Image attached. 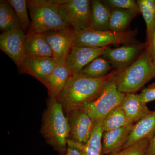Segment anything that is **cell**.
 I'll list each match as a JSON object with an SVG mask.
<instances>
[{
  "label": "cell",
  "mask_w": 155,
  "mask_h": 155,
  "mask_svg": "<svg viewBox=\"0 0 155 155\" xmlns=\"http://www.w3.org/2000/svg\"><path fill=\"white\" fill-rule=\"evenodd\" d=\"M112 71L109 75L100 78H91L78 75H72L62 92L57 98L66 113L97 99L109 81L117 74Z\"/></svg>",
  "instance_id": "obj_1"
},
{
  "label": "cell",
  "mask_w": 155,
  "mask_h": 155,
  "mask_svg": "<svg viewBox=\"0 0 155 155\" xmlns=\"http://www.w3.org/2000/svg\"><path fill=\"white\" fill-rule=\"evenodd\" d=\"M41 133L47 142L60 153L67 152L70 127L64 108L56 98L49 97L43 116Z\"/></svg>",
  "instance_id": "obj_2"
},
{
  "label": "cell",
  "mask_w": 155,
  "mask_h": 155,
  "mask_svg": "<svg viewBox=\"0 0 155 155\" xmlns=\"http://www.w3.org/2000/svg\"><path fill=\"white\" fill-rule=\"evenodd\" d=\"M154 78L155 67L152 56L147 48L129 67L117 72L115 80L119 91L128 94L135 93Z\"/></svg>",
  "instance_id": "obj_3"
},
{
  "label": "cell",
  "mask_w": 155,
  "mask_h": 155,
  "mask_svg": "<svg viewBox=\"0 0 155 155\" xmlns=\"http://www.w3.org/2000/svg\"><path fill=\"white\" fill-rule=\"evenodd\" d=\"M31 22L28 32L43 33L71 27L62 17L55 0H28Z\"/></svg>",
  "instance_id": "obj_4"
},
{
  "label": "cell",
  "mask_w": 155,
  "mask_h": 155,
  "mask_svg": "<svg viewBox=\"0 0 155 155\" xmlns=\"http://www.w3.org/2000/svg\"><path fill=\"white\" fill-rule=\"evenodd\" d=\"M76 38L74 46L100 48L109 45L134 44L138 43L137 39V29L127 30L122 32L100 31L88 28L76 32Z\"/></svg>",
  "instance_id": "obj_5"
},
{
  "label": "cell",
  "mask_w": 155,
  "mask_h": 155,
  "mask_svg": "<svg viewBox=\"0 0 155 155\" xmlns=\"http://www.w3.org/2000/svg\"><path fill=\"white\" fill-rule=\"evenodd\" d=\"M115 76L106 84L97 99L81 107L94 122L104 119L112 110L120 105L125 97L126 94L117 88Z\"/></svg>",
  "instance_id": "obj_6"
},
{
  "label": "cell",
  "mask_w": 155,
  "mask_h": 155,
  "mask_svg": "<svg viewBox=\"0 0 155 155\" xmlns=\"http://www.w3.org/2000/svg\"><path fill=\"white\" fill-rule=\"evenodd\" d=\"M91 1L55 0L61 16L76 32L91 28Z\"/></svg>",
  "instance_id": "obj_7"
},
{
  "label": "cell",
  "mask_w": 155,
  "mask_h": 155,
  "mask_svg": "<svg viewBox=\"0 0 155 155\" xmlns=\"http://www.w3.org/2000/svg\"><path fill=\"white\" fill-rule=\"evenodd\" d=\"M147 46L146 42L124 45L115 48L109 46L101 56L110 62L115 71L119 72L133 63Z\"/></svg>",
  "instance_id": "obj_8"
},
{
  "label": "cell",
  "mask_w": 155,
  "mask_h": 155,
  "mask_svg": "<svg viewBox=\"0 0 155 155\" xmlns=\"http://www.w3.org/2000/svg\"><path fill=\"white\" fill-rule=\"evenodd\" d=\"M67 114L70 127L69 138L78 143L86 144L91 135L94 121L82 107L73 109Z\"/></svg>",
  "instance_id": "obj_9"
},
{
  "label": "cell",
  "mask_w": 155,
  "mask_h": 155,
  "mask_svg": "<svg viewBox=\"0 0 155 155\" xmlns=\"http://www.w3.org/2000/svg\"><path fill=\"white\" fill-rule=\"evenodd\" d=\"M53 52V58L66 60L75 45L76 33L72 27L59 30L49 31L43 33Z\"/></svg>",
  "instance_id": "obj_10"
},
{
  "label": "cell",
  "mask_w": 155,
  "mask_h": 155,
  "mask_svg": "<svg viewBox=\"0 0 155 155\" xmlns=\"http://www.w3.org/2000/svg\"><path fill=\"white\" fill-rule=\"evenodd\" d=\"M25 35L22 29L2 32L0 35V49L11 58L18 69L25 58Z\"/></svg>",
  "instance_id": "obj_11"
},
{
  "label": "cell",
  "mask_w": 155,
  "mask_h": 155,
  "mask_svg": "<svg viewBox=\"0 0 155 155\" xmlns=\"http://www.w3.org/2000/svg\"><path fill=\"white\" fill-rule=\"evenodd\" d=\"M54 65V60L51 57L26 56L19 69L22 74L31 75L44 84Z\"/></svg>",
  "instance_id": "obj_12"
},
{
  "label": "cell",
  "mask_w": 155,
  "mask_h": 155,
  "mask_svg": "<svg viewBox=\"0 0 155 155\" xmlns=\"http://www.w3.org/2000/svg\"><path fill=\"white\" fill-rule=\"evenodd\" d=\"M108 47L100 48L73 47L66 59V63L71 76L77 75L92 61L101 56Z\"/></svg>",
  "instance_id": "obj_13"
},
{
  "label": "cell",
  "mask_w": 155,
  "mask_h": 155,
  "mask_svg": "<svg viewBox=\"0 0 155 155\" xmlns=\"http://www.w3.org/2000/svg\"><path fill=\"white\" fill-rule=\"evenodd\" d=\"M54 60V67L44 84L47 88L49 96L57 98L65 88L71 75L66 60Z\"/></svg>",
  "instance_id": "obj_14"
},
{
  "label": "cell",
  "mask_w": 155,
  "mask_h": 155,
  "mask_svg": "<svg viewBox=\"0 0 155 155\" xmlns=\"http://www.w3.org/2000/svg\"><path fill=\"white\" fill-rule=\"evenodd\" d=\"M134 125L130 124L118 129L104 132L103 154L110 155L122 149L127 143Z\"/></svg>",
  "instance_id": "obj_15"
},
{
  "label": "cell",
  "mask_w": 155,
  "mask_h": 155,
  "mask_svg": "<svg viewBox=\"0 0 155 155\" xmlns=\"http://www.w3.org/2000/svg\"><path fill=\"white\" fill-rule=\"evenodd\" d=\"M130 121L135 124L151 114L150 110L140 99L139 94H128L119 106Z\"/></svg>",
  "instance_id": "obj_16"
},
{
  "label": "cell",
  "mask_w": 155,
  "mask_h": 155,
  "mask_svg": "<svg viewBox=\"0 0 155 155\" xmlns=\"http://www.w3.org/2000/svg\"><path fill=\"white\" fill-rule=\"evenodd\" d=\"M24 51L26 56L53 58V52L43 33L28 32L25 35Z\"/></svg>",
  "instance_id": "obj_17"
},
{
  "label": "cell",
  "mask_w": 155,
  "mask_h": 155,
  "mask_svg": "<svg viewBox=\"0 0 155 155\" xmlns=\"http://www.w3.org/2000/svg\"><path fill=\"white\" fill-rule=\"evenodd\" d=\"M155 134V111L134 124L124 148L143 139L150 140ZM122 148V149H123Z\"/></svg>",
  "instance_id": "obj_18"
},
{
  "label": "cell",
  "mask_w": 155,
  "mask_h": 155,
  "mask_svg": "<svg viewBox=\"0 0 155 155\" xmlns=\"http://www.w3.org/2000/svg\"><path fill=\"white\" fill-rule=\"evenodd\" d=\"M111 9L106 5L102 1H91V25L94 30L110 31L109 23L110 19Z\"/></svg>",
  "instance_id": "obj_19"
},
{
  "label": "cell",
  "mask_w": 155,
  "mask_h": 155,
  "mask_svg": "<svg viewBox=\"0 0 155 155\" xmlns=\"http://www.w3.org/2000/svg\"><path fill=\"white\" fill-rule=\"evenodd\" d=\"M139 14L135 11L130 10L111 9L109 31L115 32L126 31L130 22Z\"/></svg>",
  "instance_id": "obj_20"
},
{
  "label": "cell",
  "mask_w": 155,
  "mask_h": 155,
  "mask_svg": "<svg viewBox=\"0 0 155 155\" xmlns=\"http://www.w3.org/2000/svg\"><path fill=\"white\" fill-rule=\"evenodd\" d=\"M22 29L17 14L8 1H0V30L2 32Z\"/></svg>",
  "instance_id": "obj_21"
},
{
  "label": "cell",
  "mask_w": 155,
  "mask_h": 155,
  "mask_svg": "<svg viewBox=\"0 0 155 155\" xmlns=\"http://www.w3.org/2000/svg\"><path fill=\"white\" fill-rule=\"evenodd\" d=\"M147 27L146 42L148 45L152 41L155 30V0L137 1Z\"/></svg>",
  "instance_id": "obj_22"
},
{
  "label": "cell",
  "mask_w": 155,
  "mask_h": 155,
  "mask_svg": "<svg viewBox=\"0 0 155 155\" xmlns=\"http://www.w3.org/2000/svg\"><path fill=\"white\" fill-rule=\"evenodd\" d=\"M104 119L94 122L91 135L86 144L83 145L84 155H102Z\"/></svg>",
  "instance_id": "obj_23"
},
{
  "label": "cell",
  "mask_w": 155,
  "mask_h": 155,
  "mask_svg": "<svg viewBox=\"0 0 155 155\" xmlns=\"http://www.w3.org/2000/svg\"><path fill=\"white\" fill-rule=\"evenodd\" d=\"M112 69L110 62L100 56L81 69L77 75L91 78H100L109 75Z\"/></svg>",
  "instance_id": "obj_24"
},
{
  "label": "cell",
  "mask_w": 155,
  "mask_h": 155,
  "mask_svg": "<svg viewBox=\"0 0 155 155\" xmlns=\"http://www.w3.org/2000/svg\"><path fill=\"white\" fill-rule=\"evenodd\" d=\"M132 124L134 123L127 118L124 111L119 106L114 108L104 119L103 129L105 132Z\"/></svg>",
  "instance_id": "obj_25"
},
{
  "label": "cell",
  "mask_w": 155,
  "mask_h": 155,
  "mask_svg": "<svg viewBox=\"0 0 155 155\" xmlns=\"http://www.w3.org/2000/svg\"><path fill=\"white\" fill-rule=\"evenodd\" d=\"M10 5L14 8L19 18L22 30H29L31 22L27 11V1L26 0H8Z\"/></svg>",
  "instance_id": "obj_26"
},
{
  "label": "cell",
  "mask_w": 155,
  "mask_h": 155,
  "mask_svg": "<svg viewBox=\"0 0 155 155\" xmlns=\"http://www.w3.org/2000/svg\"><path fill=\"white\" fill-rule=\"evenodd\" d=\"M149 143V139H143L129 146L108 155H146Z\"/></svg>",
  "instance_id": "obj_27"
},
{
  "label": "cell",
  "mask_w": 155,
  "mask_h": 155,
  "mask_svg": "<svg viewBox=\"0 0 155 155\" xmlns=\"http://www.w3.org/2000/svg\"><path fill=\"white\" fill-rule=\"evenodd\" d=\"M106 5L111 9L130 10L140 13L137 2L135 0H103Z\"/></svg>",
  "instance_id": "obj_28"
},
{
  "label": "cell",
  "mask_w": 155,
  "mask_h": 155,
  "mask_svg": "<svg viewBox=\"0 0 155 155\" xmlns=\"http://www.w3.org/2000/svg\"><path fill=\"white\" fill-rule=\"evenodd\" d=\"M139 96L141 101L144 104L155 101V82L143 89Z\"/></svg>",
  "instance_id": "obj_29"
},
{
  "label": "cell",
  "mask_w": 155,
  "mask_h": 155,
  "mask_svg": "<svg viewBox=\"0 0 155 155\" xmlns=\"http://www.w3.org/2000/svg\"><path fill=\"white\" fill-rule=\"evenodd\" d=\"M83 145L69 138L67 141L66 155H84Z\"/></svg>",
  "instance_id": "obj_30"
},
{
  "label": "cell",
  "mask_w": 155,
  "mask_h": 155,
  "mask_svg": "<svg viewBox=\"0 0 155 155\" xmlns=\"http://www.w3.org/2000/svg\"><path fill=\"white\" fill-rule=\"evenodd\" d=\"M146 155H155V134L150 140Z\"/></svg>",
  "instance_id": "obj_31"
},
{
  "label": "cell",
  "mask_w": 155,
  "mask_h": 155,
  "mask_svg": "<svg viewBox=\"0 0 155 155\" xmlns=\"http://www.w3.org/2000/svg\"><path fill=\"white\" fill-rule=\"evenodd\" d=\"M147 48L149 51L153 58L155 56V30L152 41L149 45H148Z\"/></svg>",
  "instance_id": "obj_32"
},
{
  "label": "cell",
  "mask_w": 155,
  "mask_h": 155,
  "mask_svg": "<svg viewBox=\"0 0 155 155\" xmlns=\"http://www.w3.org/2000/svg\"><path fill=\"white\" fill-rule=\"evenodd\" d=\"M153 61L154 64V66L155 67V56L153 58Z\"/></svg>",
  "instance_id": "obj_33"
}]
</instances>
